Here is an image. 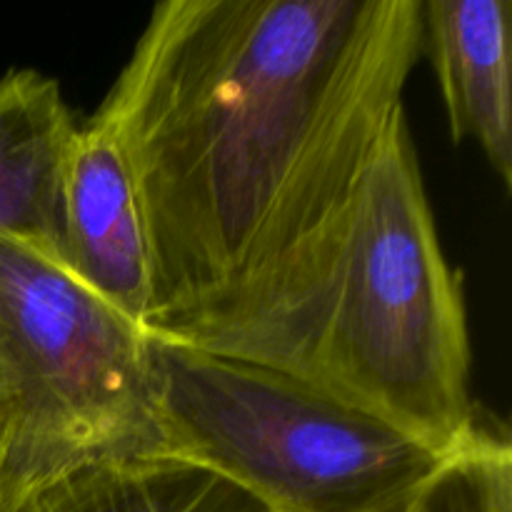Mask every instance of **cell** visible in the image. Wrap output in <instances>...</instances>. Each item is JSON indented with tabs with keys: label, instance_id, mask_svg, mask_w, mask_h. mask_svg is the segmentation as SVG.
Wrapping results in <instances>:
<instances>
[{
	"label": "cell",
	"instance_id": "cell-5",
	"mask_svg": "<svg viewBox=\"0 0 512 512\" xmlns=\"http://www.w3.org/2000/svg\"><path fill=\"white\" fill-rule=\"evenodd\" d=\"M60 268L138 325L153 313V263L133 173L115 135L90 118L60 193Z\"/></svg>",
	"mask_w": 512,
	"mask_h": 512
},
{
	"label": "cell",
	"instance_id": "cell-1",
	"mask_svg": "<svg viewBox=\"0 0 512 512\" xmlns=\"http://www.w3.org/2000/svg\"><path fill=\"white\" fill-rule=\"evenodd\" d=\"M423 55V0H163L93 120L133 173L145 330L285 370Z\"/></svg>",
	"mask_w": 512,
	"mask_h": 512
},
{
	"label": "cell",
	"instance_id": "cell-3",
	"mask_svg": "<svg viewBox=\"0 0 512 512\" xmlns=\"http://www.w3.org/2000/svg\"><path fill=\"white\" fill-rule=\"evenodd\" d=\"M160 455L268 512H408L445 460L298 375L148 333Z\"/></svg>",
	"mask_w": 512,
	"mask_h": 512
},
{
	"label": "cell",
	"instance_id": "cell-6",
	"mask_svg": "<svg viewBox=\"0 0 512 512\" xmlns=\"http://www.w3.org/2000/svg\"><path fill=\"white\" fill-rule=\"evenodd\" d=\"M423 53L438 75L453 143L475 140L512 190V3L423 0Z\"/></svg>",
	"mask_w": 512,
	"mask_h": 512
},
{
	"label": "cell",
	"instance_id": "cell-4",
	"mask_svg": "<svg viewBox=\"0 0 512 512\" xmlns=\"http://www.w3.org/2000/svg\"><path fill=\"white\" fill-rule=\"evenodd\" d=\"M148 338L0 238V512L90 465L160 455Z\"/></svg>",
	"mask_w": 512,
	"mask_h": 512
},
{
	"label": "cell",
	"instance_id": "cell-9",
	"mask_svg": "<svg viewBox=\"0 0 512 512\" xmlns=\"http://www.w3.org/2000/svg\"><path fill=\"white\" fill-rule=\"evenodd\" d=\"M408 512H512L510 430L483 418L430 475Z\"/></svg>",
	"mask_w": 512,
	"mask_h": 512
},
{
	"label": "cell",
	"instance_id": "cell-7",
	"mask_svg": "<svg viewBox=\"0 0 512 512\" xmlns=\"http://www.w3.org/2000/svg\"><path fill=\"white\" fill-rule=\"evenodd\" d=\"M60 83L33 68L0 75V238L60 265V193L78 135Z\"/></svg>",
	"mask_w": 512,
	"mask_h": 512
},
{
	"label": "cell",
	"instance_id": "cell-2",
	"mask_svg": "<svg viewBox=\"0 0 512 512\" xmlns=\"http://www.w3.org/2000/svg\"><path fill=\"white\" fill-rule=\"evenodd\" d=\"M285 373L443 453L483 413L463 275L440 245L405 108L365 170L338 268Z\"/></svg>",
	"mask_w": 512,
	"mask_h": 512
},
{
	"label": "cell",
	"instance_id": "cell-8",
	"mask_svg": "<svg viewBox=\"0 0 512 512\" xmlns=\"http://www.w3.org/2000/svg\"><path fill=\"white\" fill-rule=\"evenodd\" d=\"M8 512H268L230 480L165 455L108 460L65 475Z\"/></svg>",
	"mask_w": 512,
	"mask_h": 512
}]
</instances>
